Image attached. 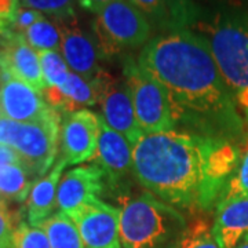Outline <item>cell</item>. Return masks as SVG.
I'll list each match as a JSON object with an SVG mask.
<instances>
[{"mask_svg": "<svg viewBox=\"0 0 248 248\" xmlns=\"http://www.w3.org/2000/svg\"><path fill=\"white\" fill-rule=\"evenodd\" d=\"M137 62L166 91L177 130L244 143L246 120L202 36L182 28L156 36Z\"/></svg>", "mask_w": 248, "mask_h": 248, "instance_id": "6da1fadb", "label": "cell"}, {"mask_svg": "<svg viewBox=\"0 0 248 248\" xmlns=\"http://www.w3.org/2000/svg\"><path fill=\"white\" fill-rule=\"evenodd\" d=\"M241 143L179 130L142 134L133 146V175L175 208L208 213L237 169Z\"/></svg>", "mask_w": 248, "mask_h": 248, "instance_id": "7a4b0ae2", "label": "cell"}, {"mask_svg": "<svg viewBox=\"0 0 248 248\" xmlns=\"http://www.w3.org/2000/svg\"><path fill=\"white\" fill-rule=\"evenodd\" d=\"M122 248H179L187 219L152 193L120 200Z\"/></svg>", "mask_w": 248, "mask_h": 248, "instance_id": "3957f363", "label": "cell"}, {"mask_svg": "<svg viewBox=\"0 0 248 248\" xmlns=\"http://www.w3.org/2000/svg\"><path fill=\"white\" fill-rule=\"evenodd\" d=\"M199 29L240 113L248 123V13L218 14Z\"/></svg>", "mask_w": 248, "mask_h": 248, "instance_id": "277c9868", "label": "cell"}, {"mask_svg": "<svg viewBox=\"0 0 248 248\" xmlns=\"http://www.w3.org/2000/svg\"><path fill=\"white\" fill-rule=\"evenodd\" d=\"M61 134L60 112L54 109L45 119L32 123L0 120V143L18 153L19 163L32 178L45 177L57 157Z\"/></svg>", "mask_w": 248, "mask_h": 248, "instance_id": "5b68a950", "label": "cell"}, {"mask_svg": "<svg viewBox=\"0 0 248 248\" xmlns=\"http://www.w3.org/2000/svg\"><path fill=\"white\" fill-rule=\"evenodd\" d=\"M152 25L130 0H117L97 14L94 39L102 57L135 50L151 40Z\"/></svg>", "mask_w": 248, "mask_h": 248, "instance_id": "8992f818", "label": "cell"}, {"mask_svg": "<svg viewBox=\"0 0 248 248\" xmlns=\"http://www.w3.org/2000/svg\"><path fill=\"white\" fill-rule=\"evenodd\" d=\"M124 80L130 90L135 117L142 134L177 130L166 91L160 83L142 71L138 62L133 60L125 62Z\"/></svg>", "mask_w": 248, "mask_h": 248, "instance_id": "52a82bcc", "label": "cell"}, {"mask_svg": "<svg viewBox=\"0 0 248 248\" xmlns=\"http://www.w3.org/2000/svg\"><path fill=\"white\" fill-rule=\"evenodd\" d=\"M94 83L97 86L102 119L134 146L142 137V131L135 117L133 99L125 80L116 79L102 69Z\"/></svg>", "mask_w": 248, "mask_h": 248, "instance_id": "ba28073f", "label": "cell"}, {"mask_svg": "<svg viewBox=\"0 0 248 248\" xmlns=\"http://www.w3.org/2000/svg\"><path fill=\"white\" fill-rule=\"evenodd\" d=\"M107 181L105 172L97 164L68 170L58 185L57 208L69 218L75 217L87 204L99 199Z\"/></svg>", "mask_w": 248, "mask_h": 248, "instance_id": "9c48e42d", "label": "cell"}, {"mask_svg": "<svg viewBox=\"0 0 248 248\" xmlns=\"http://www.w3.org/2000/svg\"><path fill=\"white\" fill-rule=\"evenodd\" d=\"M99 116L89 109L68 113L62 120L61 157L68 166H76L94 157L98 146Z\"/></svg>", "mask_w": 248, "mask_h": 248, "instance_id": "30bf717a", "label": "cell"}, {"mask_svg": "<svg viewBox=\"0 0 248 248\" xmlns=\"http://www.w3.org/2000/svg\"><path fill=\"white\" fill-rule=\"evenodd\" d=\"M72 221L79 229L84 248H122L119 207L97 199L72 217Z\"/></svg>", "mask_w": 248, "mask_h": 248, "instance_id": "8fae6325", "label": "cell"}, {"mask_svg": "<svg viewBox=\"0 0 248 248\" xmlns=\"http://www.w3.org/2000/svg\"><path fill=\"white\" fill-rule=\"evenodd\" d=\"M0 68L9 78L21 80L40 93L45 90L39 53L28 45L22 35L10 33L1 37Z\"/></svg>", "mask_w": 248, "mask_h": 248, "instance_id": "7c38bea8", "label": "cell"}, {"mask_svg": "<svg viewBox=\"0 0 248 248\" xmlns=\"http://www.w3.org/2000/svg\"><path fill=\"white\" fill-rule=\"evenodd\" d=\"M54 110L43 94L24 81L9 78L0 86V112L3 119L17 123H32L45 119Z\"/></svg>", "mask_w": 248, "mask_h": 248, "instance_id": "4fadbf2b", "label": "cell"}, {"mask_svg": "<svg viewBox=\"0 0 248 248\" xmlns=\"http://www.w3.org/2000/svg\"><path fill=\"white\" fill-rule=\"evenodd\" d=\"M91 160L102 169L109 184H120L128 174H133V145L109 127L102 116H99L97 152Z\"/></svg>", "mask_w": 248, "mask_h": 248, "instance_id": "5bb4252c", "label": "cell"}, {"mask_svg": "<svg viewBox=\"0 0 248 248\" xmlns=\"http://www.w3.org/2000/svg\"><path fill=\"white\" fill-rule=\"evenodd\" d=\"M60 53L71 71L83 79L93 81L102 71V68H99V58L102 54L94 36L86 33L76 25H62Z\"/></svg>", "mask_w": 248, "mask_h": 248, "instance_id": "9a60e30c", "label": "cell"}, {"mask_svg": "<svg viewBox=\"0 0 248 248\" xmlns=\"http://www.w3.org/2000/svg\"><path fill=\"white\" fill-rule=\"evenodd\" d=\"M214 236L221 248H236L248 239V197L221 200L215 208Z\"/></svg>", "mask_w": 248, "mask_h": 248, "instance_id": "2e32d148", "label": "cell"}, {"mask_svg": "<svg viewBox=\"0 0 248 248\" xmlns=\"http://www.w3.org/2000/svg\"><path fill=\"white\" fill-rule=\"evenodd\" d=\"M68 164L62 159L57 160L51 171L37 179L28 196V219L32 226H39L53 215L57 208V192L62 178V171Z\"/></svg>", "mask_w": 248, "mask_h": 248, "instance_id": "e0dca14e", "label": "cell"}, {"mask_svg": "<svg viewBox=\"0 0 248 248\" xmlns=\"http://www.w3.org/2000/svg\"><path fill=\"white\" fill-rule=\"evenodd\" d=\"M45 232L51 248H84L76 223L63 213H55L39 226Z\"/></svg>", "mask_w": 248, "mask_h": 248, "instance_id": "ac0fdd59", "label": "cell"}, {"mask_svg": "<svg viewBox=\"0 0 248 248\" xmlns=\"http://www.w3.org/2000/svg\"><path fill=\"white\" fill-rule=\"evenodd\" d=\"M31 175L21 163L0 166V196L7 202L21 203L28 200L33 182Z\"/></svg>", "mask_w": 248, "mask_h": 248, "instance_id": "d6986e66", "label": "cell"}, {"mask_svg": "<svg viewBox=\"0 0 248 248\" xmlns=\"http://www.w3.org/2000/svg\"><path fill=\"white\" fill-rule=\"evenodd\" d=\"M61 90L65 97V107L62 112L66 115L94 107L98 102V91L94 80L89 81L73 72Z\"/></svg>", "mask_w": 248, "mask_h": 248, "instance_id": "ffe728a7", "label": "cell"}, {"mask_svg": "<svg viewBox=\"0 0 248 248\" xmlns=\"http://www.w3.org/2000/svg\"><path fill=\"white\" fill-rule=\"evenodd\" d=\"M24 37L36 51H60L62 40V25L48 18H42L25 31Z\"/></svg>", "mask_w": 248, "mask_h": 248, "instance_id": "44dd1931", "label": "cell"}, {"mask_svg": "<svg viewBox=\"0 0 248 248\" xmlns=\"http://www.w3.org/2000/svg\"><path fill=\"white\" fill-rule=\"evenodd\" d=\"M145 17L155 22H169L171 19L179 21L185 17L186 11L182 0H130Z\"/></svg>", "mask_w": 248, "mask_h": 248, "instance_id": "7402d4cb", "label": "cell"}, {"mask_svg": "<svg viewBox=\"0 0 248 248\" xmlns=\"http://www.w3.org/2000/svg\"><path fill=\"white\" fill-rule=\"evenodd\" d=\"M200 213L187 222L185 234L179 248H221L214 236L213 223Z\"/></svg>", "mask_w": 248, "mask_h": 248, "instance_id": "603a6c76", "label": "cell"}, {"mask_svg": "<svg viewBox=\"0 0 248 248\" xmlns=\"http://www.w3.org/2000/svg\"><path fill=\"white\" fill-rule=\"evenodd\" d=\"M46 87H63L72 71L60 51H37Z\"/></svg>", "mask_w": 248, "mask_h": 248, "instance_id": "cb8c5ba5", "label": "cell"}, {"mask_svg": "<svg viewBox=\"0 0 248 248\" xmlns=\"http://www.w3.org/2000/svg\"><path fill=\"white\" fill-rule=\"evenodd\" d=\"M244 148H241V156L237 169L231 178L228 186L222 193L221 200L232 199V197H248V133L244 140ZM219 200V202H221Z\"/></svg>", "mask_w": 248, "mask_h": 248, "instance_id": "d4e9b609", "label": "cell"}, {"mask_svg": "<svg viewBox=\"0 0 248 248\" xmlns=\"http://www.w3.org/2000/svg\"><path fill=\"white\" fill-rule=\"evenodd\" d=\"M78 1L79 0H21L24 7L37 10L60 21H66L73 17Z\"/></svg>", "mask_w": 248, "mask_h": 248, "instance_id": "484cf974", "label": "cell"}, {"mask_svg": "<svg viewBox=\"0 0 248 248\" xmlns=\"http://www.w3.org/2000/svg\"><path fill=\"white\" fill-rule=\"evenodd\" d=\"M14 248H51L46 233L40 228L21 222L16 229Z\"/></svg>", "mask_w": 248, "mask_h": 248, "instance_id": "4316f807", "label": "cell"}, {"mask_svg": "<svg viewBox=\"0 0 248 248\" xmlns=\"http://www.w3.org/2000/svg\"><path fill=\"white\" fill-rule=\"evenodd\" d=\"M16 228L6 202H0V248H14Z\"/></svg>", "mask_w": 248, "mask_h": 248, "instance_id": "83f0119b", "label": "cell"}, {"mask_svg": "<svg viewBox=\"0 0 248 248\" xmlns=\"http://www.w3.org/2000/svg\"><path fill=\"white\" fill-rule=\"evenodd\" d=\"M42 18H45L43 13L33 9H27V7L22 9L21 7L18 10L16 18H14L13 27H11V33L24 35L25 31H28L32 25H35L36 22L40 21Z\"/></svg>", "mask_w": 248, "mask_h": 248, "instance_id": "f1b7e54d", "label": "cell"}, {"mask_svg": "<svg viewBox=\"0 0 248 248\" xmlns=\"http://www.w3.org/2000/svg\"><path fill=\"white\" fill-rule=\"evenodd\" d=\"M115 1H117V0H79L78 3H79L83 9L89 10L91 13L98 14L101 10H104L107 6L115 3Z\"/></svg>", "mask_w": 248, "mask_h": 248, "instance_id": "f546056e", "label": "cell"}, {"mask_svg": "<svg viewBox=\"0 0 248 248\" xmlns=\"http://www.w3.org/2000/svg\"><path fill=\"white\" fill-rule=\"evenodd\" d=\"M7 79H9V76H7L4 72L1 71V68H0V86H1V83H3L4 80H7Z\"/></svg>", "mask_w": 248, "mask_h": 248, "instance_id": "4dcf8cb0", "label": "cell"}, {"mask_svg": "<svg viewBox=\"0 0 248 248\" xmlns=\"http://www.w3.org/2000/svg\"><path fill=\"white\" fill-rule=\"evenodd\" d=\"M236 248H248V239H246L244 241H241Z\"/></svg>", "mask_w": 248, "mask_h": 248, "instance_id": "1f68e13d", "label": "cell"}, {"mask_svg": "<svg viewBox=\"0 0 248 248\" xmlns=\"http://www.w3.org/2000/svg\"><path fill=\"white\" fill-rule=\"evenodd\" d=\"M1 119H3V115H1V112H0V120H1Z\"/></svg>", "mask_w": 248, "mask_h": 248, "instance_id": "d6a6232c", "label": "cell"}, {"mask_svg": "<svg viewBox=\"0 0 248 248\" xmlns=\"http://www.w3.org/2000/svg\"><path fill=\"white\" fill-rule=\"evenodd\" d=\"M1 200H3V199H1V196H0V202H1ZM3 202H4V200H3Z\"/></svg>", "mask_w": 248, "mask_h": 248, "instance_id": "836d02e7", "label": "cell"}]
</instances>
